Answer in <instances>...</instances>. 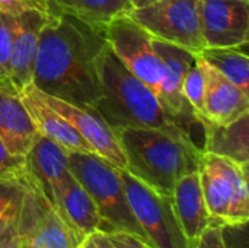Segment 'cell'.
Masks as SVG:
<instances>
[{"instance_id":"cell-1","label":"cell","mask_w":249,"mask_h":248,"mask_svg":"<svg viewBox=\"0 0 249 248\" xmlns=\"http://www.w3.org/2000/svg\"><path fill=\"white\" fill-rule=\"evenodd\" d=\"M107 47L104 29L54 9L41 29L32 85L47 95L95 107L101 92L99 61Z\"/></svg>"},{"instance_id":"cell-2","label":"cell","mask_w":249,"mask_h":248,"mask_svg":"<svg viewBox=\"0 0 249 248\" xmlns=\"http://www.w3.org/2000/svg\"><path fill=\"white\" fill-rule=\"evenodd\" d=\"M99 83L101 92L93 108L114 133L123 129H153L194 142L179 120L166 110L159 96L133 76L109 47L101 56Z\"/></svg>"},{"instance_id":"cell-3","label":"cell","mask_w":249,"mask_h":248,"mask_svg":"<svg viewBox=\"0 0 249 248\" xmlns=\"http://www.w3.org/2000/svg\"><path fill=\"white\" fill-rule=\"evenodd\" d=\"M115 134L125 170L165 196H172L179 178L198 170L203 151L194 142L153 129H123Z\"/></svg>"},{"instance_id":"cell-4","label":"cell","mask_w":249,"mask_h":248,"mask_svg":"<svg viewBox=\"0 0 249 248\" xmlns=\"http://www.w3.org/2000/svg\"><path fill=\"white\" fill-rule=\"evenodd\" d=\"M67 161L70 172L88 191L99 210L102 218L101 232H128L149 244L144 231L130 209L121 170L96 153L69 152Z\"/></svg>"},{"instance_id":"cell-5","label":"cell","mask_w":249,"mask_h":248,"mask_svg":"<svg viewBox=\"0 0 249 248\" xmlns=\"http://www.w3.org/2000/svg\"><path fill=\"white\" fill-rule=\"evenodd\" d=\"M198 177L212 222L244 227L249 219L248 165L203 152Z\"/></svg>"},{"instance_id":"cell-6","label":"cell","mask_w":249,"mask_h":248,"mask_svg":"<svg viewBox=\"0 0 249 248\" xmlns=\"http://www.w3.org/2000/svg\"><path fill=\"white\" fill-rule=\"evenodd\" d=\"M121 180L130 209L152 247L194 248L181 228L171 196L153 190L127 170H121Z\"/></svg>"},{"instance_id":"cell-7","label":"cell","mask_w":249,"mask_h":248,"mask_svg":"<svg viewBox=\"0 0 249 248\" xmlns=\"http://www.w3.org/2000/svg\"><path fill=\"white\" fill-rule=\"evenodd\" d=\"M104 34L109 50L123 66L159 96L163 64L155 50L153 37L128 12L115 16L104 28Z\"/></svg>"},{"instance_id":"cell-8","label":"cell","mask_w":249,"mask_h":248,"mask_svg":"<svg viewBox=\"0 0 249 248\" xmlns=\"http://www.w3.org/2000/svg\"><path fill=\"white\" fill-rule=\"evenodd\" d=\"M128 15L153 38L198 54L204 45L198 0H160L130 9Z\"/></svg>"},{"instance_id":"cell-9","label":"cell","mask_w":249,"mask_h":248,"mask_svg":"<svg viewBox=\"0 0 249 248\" xmlns=\"http://www.w3.org/2000/svg\"><path fill=\"white\" fill-rule=\"evenodd\" d=\"M18 215V248H79L80 237L51 206L29 175Z\"/></svg>"},{"instance_id":"cell-10","label":"cell","mask_w":249,"mask_h":248,"mask_svg":"<svg viewBox=\"0 0 249 248\" xmlns=\"http://www.w3.org/2000/svg\"><path fill=\"white\" fill-rule=\"evenodd\" d=\"M39 91V89H38ZM41 98L55 110L74 130L90 145L93 152L120 170H125V156L117 139V134L105 123L101 114L89 105L73 104L39 91Z\"/></svg>"},{"instance_id":"cell-11","label":"cell","mask_w":249,"mask_h":248,"mask_svg":"<svg viewBox=\"0 0 249 248\" xmlns=\"http://www.w3.org/2000/svg\"><path fill=\"white\" fill-rule=\"evenodd\" d=\"M206 47H247L249 0H198Z\"/></svg>"},{"instance_id":"cell-12","label":"cell","mask_w":249,"mask_h":248,"mask_svg":"<svg viewBox=\"0 0 249 248\" xmlns=\"http://www.w3.org/2000/svg\"><path fill=\"white\" fill-rule=\"evenodd\" d=\"M153 45L163 64V82H162L159 99L166 107V110L172 115H175L179 120V123L185 127V130L190 133V124L191 123L200 124V123L191 107L184 99L181 88H182V80L188 69L194 63L197 54L182 47L156 38H153Z\"/></svg>"},{"instance_id":"cell-13","label":"cell","mask_w":249,"mask_h":248,"mask_svg":"<svg viewBox=\"0 0 249 248\" xmlns=\"http://www.w3.org/2000/svg\"><path fill=\"white\" fill-rule=\"evenodd\" d=\"M67 156L66 149L41 134H38L26 155L29 178L55 210L64 187L71 178Z\"/></svg>"},{"instance_id":"cell-14","label":"cell","mask_w":249,"mask_h":248,"mask_svg":"<svg viewBox=\"0 0 249 248\" xmlns=\"http://www.w3.org/2000/svg\"><path fill=\"white\" fill-rule=\"evenodd\" d=\"M45 18L47 15L38 10H26L13 15L9 80L18 92L32 83L38 44Z\"/></svg>"},{"instance_id":"cell-15","label":"cell","mask_w":249,"mask_h":248,"mask_svg":"<svg viewBox=\"0 0 249 248\" xmlns=\"http://www.w3.org/2000/svg\"><path fill=\"white\" fill-rule=\"evenodd\" d=\"M19 95L38 134L50 139L67 152L95 153L90 145L74 130V127L41 98L39 91L32 83L20 89Z\"/></svg>"},{"instance_id":"cell-16","label":"cell","mask_w":249,"mask_h":248,"mask_svg":"<svg viewBox=\"0 0 249 248\" xmlns=\"http://www.w3.org/2000/svg\"><path fill=\"white\" fill-rule=\"evenodd\" d=\"M201 58V57H200ZM203 60V58H201ZM206 91L203 121L228 124L249 113V94L244 92L203 60Z\"/></svg>"},{"instance_id":"cell-17","label":"cell","mask_w":249,"mask_h":248,"mask_svg":"<svg viewBox=\"0 0 249 248\" xmlns=\"http://www.w3.org/2000/svg\"><path fill=\"white\" fill-rule=\"evenodd\" d=\"M0 137L13 155L23 158L38 137L34 121L10 82L0 83Z\"/></svg>"},{"instance_id":"cell-18","label":"cell","mask_w":249,"mask_h":248,"mask_svg":"<svg viewBox=\"0 0 249 248\" xmlns=\"http://www.w3.org/2000/svg\"><path fill=\"white\" fill-rule=\"evenodd\" d=\"M172 203L181 228L187 240L194 246L203 234V231L212 224L201 184L198 171H193L177 181L172 190Z\"/></svg>"},{"instance_id":"cell-19","label":"cell","mask_w":249,"mask_h":248,"mask_svg":"<svg viewBox=\"0 0 249 248\" xmlns=\"http://www.w3.org/2000/svg\"><path fill=\"white\" fill-rule=\"evenodd\" d=\"M203 152L231 159L241 165H249V113L228 124L203 121Z\"/></svg>"},{"instance_id":"cell-20","label":"cell","mask_w":249,"mask_h":248,"mask_svg":"<svg viewBox=\"0 0 249 248\" xmlns=\"http://www.w3.org/2000/svg\"><path fill=\"white\" fill-rule=\"evenodd\" d=\"M57 213L83 238L102 231V218L95 202L73 174L60 197Z\"/></svg>"},{"instance_id":"cell-21","label":"cell","mask_w":249,"mask_h":248,"mask_svg":"<svg viewBox=\"0 0 249 248\" xmlns=\"http://www.w3.org/2000/svg\"><path fill=\"white\" fill-rule=\"evenodd\" d=\"M198 56L220 75L249 94V58L245 47H206Z\"/></svg>"},{"instance_id":"cell-22","label":"cell","mask_w":249,"mask_h":248,"mask_svg":"<svg viewBox=\"0 0 249 248\" xmlns=\"http://www.w3.org/2000/svg\"><path fill=\"white\" fill-rule=\"evenodd\" d=\"M53 4L77 19L104 29L115 16L128 12L123 0H51Z\"/></svg>"},{"instance_id":"cell-23","label":"cell","mask_w":249,"mask_h":248,"mask_svg":"<svg viewBox=\"0 0 249 248\" xmlns=\"http://www.w3.org/2000/svg\"><path fill=\"white\" fill-rule=\"evenodd\" d=\"M204 91H206V77L203 69V60L197 54L194 63L188 69L184 80H182V96L187 104L194 111L198 123L203 120V108H204Z\"/></svg>"},{"instance_id":"cell-24","label":"cell","mask_w":249,"mask_h":248,"mask_svg":"<svg viewBox=\"0 0 249 248\" xmlns=\"http://www.w3.org/2000/svg\"><path fill=\"white\" fill-rule=\"evenodd\" d=\"M25 191V181L0 180V219L19 212Z\"/></svg>"},{"instance_id":"cell-25","label":"cell","mask_w":249,"mask_h":248,"mask_svg":"<svg viewBox=\"0 0 249 248\" xmlns=\"http://www.w3.org/2000/svg\"><path fill=\"white\" fill-rule=\"evenodd\" d=\"M26 177V158L13 155L0 137V180L25 181Z\"/></svg>"},{"instance_id":"cell-26","label":"cell","mask_w":249,"mask_h":248,"mask_svg":"<svg viewBox=\"0 0 249 248\" xmlns=\"http://www.w3.org/2000/svg\"><path fill=\"white\" fill-rule=\"evenodd\" d=\"M12 28L13 15L0 10V83L9 80V64L12 51Z\"/></svg>"},{"instance_id":"cell-27","label":"cell","mask_w":249,"mask_h":248,"mask_svg":"<svg viewBox=\"0 0 249 248\" xmlns=\"http://www.w3.org/2000/svg\"><path fill=\"white\" fill-rule=\"evenodd\" d=\"M57 9L51 0H0V10L9 15H19L26 10H38L50 15Z\"/></svg>"},{"instance_id":"cell-28","label":"cell","mask_w":249,"mask_h":248,"mask_svg":"<svg viewBox=\"0 0 249 248\" xmlns=\"http://www.w3.org/2000/svg\"><path fill=\"white\" fill-rule=\"evenodd\" d=\"M20 210V209H19ZM18 213L3 216L0 219V248H18Z\"/></svg>"},{"instance_id":"cell-29","label":"cell","mask_w":249,"mask_h":248,"mask_svg":"<svg viewBox=\"0 0 249 248\" xmlns=\"http://www.w3.org/2000/svg\"><path fill=\"white\" fill-rule=\"evenodd\" d=\"M196 248H229L226 244L223 227L212 222L197 240Z\"/></svg>"},{"instance_id":"cell-30","label":"cell","mask_w":249,"mask_h":248,"mask_svg":"<svg viewBox=\"0 0 249 248\" xmlns=\"http://www.w3.org/2000/svg\"><path fill=\"white\" fill-rule=\"evenodd\" d=\"M105 235L114 248H155L128 232H105Z\"/></svg>"},{"instance_id":"cell-31","label":"cell","mask_w":249,"mask_h":248,"mask_svg":"<svg viewBox=\"0 0 249 248\" xmlns=\"http://www.w3.org/2000/svg\"><path fill=\"white\" fill-rule=\"evenodd\" d=\"M79 248H114V246L109 243V240L107 238L105 232L96 231L90 235H88Z\"/></svg>"},{"instance_id":"cell-32","label":"cell","mask_w":249,"mask_h":248,"mask_svg":"<svg viewBox=\"0 0 249 248\" xmlns=\"http://www.w3.org/2000/svg\"><path fill=\"white\" fill-rule=\"evenodd\" d=\"M156 1H160V0H131L130 1V9L143 7V6H147V4H152V3H156Z\"/></svg>"},{"instance_id":"cell-33","label":"cell","mask_w":249,"mask_h":248,"mask_svg":"<svg viewBox=\"0 0 249 248\" xmlns=\"http://www.w3.org/2000/svg\"><path fill=\"white\" fill-rule=\"evenodd\" d=\"M123 1L127 4V7H128V10H130V1H131V0H123Z\"/></svg>"}]
</instances>
